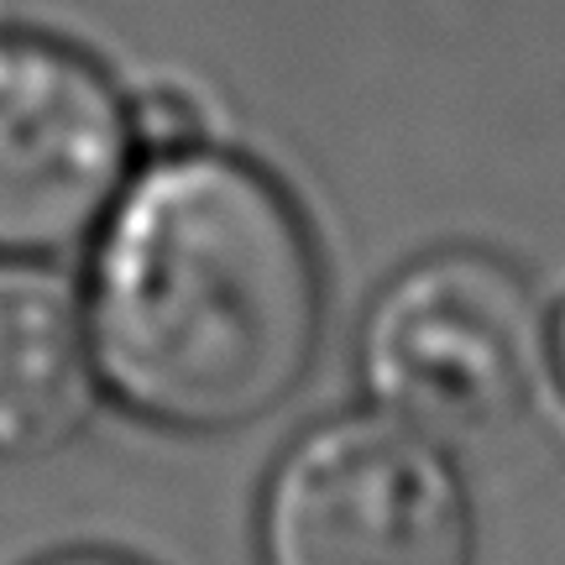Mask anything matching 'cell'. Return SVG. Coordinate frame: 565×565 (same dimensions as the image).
Returning <instances> with one entry per match:
<instances>
[{
  "label": "cell",
  "mask_w": 565,
  "mask_h": 565,
  "mask_svg": "<svg viewBox=\"0 0 565 565\" xmlns=\"http://www.w3.org/2000/svg\"><path fill=\"white\" fill-rule=\"evenodd\" d=\"M84 330L100 387L179 435L273 419L320 356L324 273L267 168L189 147L147 158L95 231Z\"/></svg>",
  "instance_id": "6da1fadb"
},
{
  "label": "cell",
  "mask_w": 565,
  "mask_h": 565,
  "mask_svg": "<svg viewBox=\"0 0 565 565\" xmlns=\"http://www.w3.org/2000/svg\"><path fill=\"white\" fill-rule=\"evenodd\" d=\"M362 383L445 450L503 440L545 383V309L492 252H429L366 309Z\"/></svg>",
  "instance_id": "7a4b0ae2"
},
{
  "label": "cell",
  "mask_w": 565,
  "mask_h": 565,
  "mask_svg": "<svg viewBox=\"0 0 565 565\" xmlns=\"http://www.w3.org/2000/svg\"><path fill=\"white\" fill-rule=\"evenodd\" d=\"M263 565H471V498L450 450L377 408L303 429L257 513Z\"/></svg>",
  "instance_id": "3957f363"
},
{
  "label": "cell",
  "mask_w": 565,
  "mask_h": 565,
  "mask_svg": "<svg viewBox=\"0 0 565 565\" xmlns=\"http://www.w3.org/2000/svg\"><path fill=\"white\" fill-rule=\"evenodd\" d=\"M131 95L47 32H0V257L42 263L95 242L137 173Z\"/></svg>",
  "instance_id": "277c9868"
},
{
  "label": "cell",
  "mask_w": 565,
  "mask_h": 565,
  "mask_svg": "<svg viewBox=\"0 0 565 565\" xmlns=\"http://www.w3.org/2000/svg\"><path fill=\"white\" fill-rule=\"evenodd\" d=\"M100 398L84 309L47 267L0 257V461L79 435Z\"/></svg>",
  "instance_id": "5b68a950"
},
{
  "label": "cell",
  "mask_w": 565,
  "mask_h": 565,
  "mask_svg": "<svg viewBox=\"0 0 565 565\" xmlns=\"http://www.w3.org/2000/svg\"><path fill=\"white\" fill-rule=\"evenodd\" d=\"M131 131H137V152L141 158H168V152H189L210 141L200 100H189L173 84H152L131 95Z\"/></svg>",
  "instance_id": "8992f818"
},
{
  "label": "cell",
  "mask_w": 565,
  "mask_h": 565,
  "mask_svg": "<svg viewBox=\"0 0 565 565\" xmlns=\"http://www.w3.org/2000/svg\"><path fill=\"white\" fill-rule=\"evenodd\" d=\"M545 377L565 404V299H555V309L545 315Z\"/></svg>",
  "instance_id": "52a82bcc"
},
{
  "label": "cell",
  "mask_w": 565,
  "mask_h": 565,
  "mask_svg": "<svg viewBox=\"0 0 565 565\" xmlns=\"http://www.w3.org/2000/svg\"><path fill=\"white\" fill-rule=\"evenodd\" d=\"M38 565H137L126 555H110V550H68V555H47Z\"/></svg>",
  "instance_id": "ba28073f"
}]
</instances>
